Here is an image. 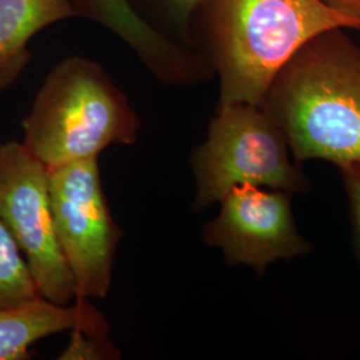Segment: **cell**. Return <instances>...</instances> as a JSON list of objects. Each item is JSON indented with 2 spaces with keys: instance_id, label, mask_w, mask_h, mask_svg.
I'll return each instance as SVG.
<instances>
[{
  "instance_id": "6da1fadb",
  "label": "cell",
  "mask_w": 360,
  "mask_h": 360,
  "mask_svg": "<svg viewBox=\"0 0 360 360\" xmlns=\"http://www.w3.org/2000/svg\"><path fill=\"white\" fill-rule=\"evenodd\" d=\"M219 79L218 107L262 105L272 80L311 39L360 22L323 0H199L193 27Z\"/></svg>"
},
{
  "instance_id": "7a4b0ae2",
  "label": "cell",
  "mask_w": 360,
  "mask_h": 360,
  "mask_svg": "<svg viewBox=\"0 0 360 360\" xmlns=\"http://www.w3.org/2000/svg\"><path fill=\"white\" fill-rule=\"evenodd\" d=\"M260 107L297 165L360 163V46L345 28L311 39L278 72Z\"/></svg>"
},
{
  "instance_id": "3957f363",
  "label": "cell",
  "mask_w": 360,
  "mask_h": 360,
  "mask_svg": "<svg viewBox=\"0 0 360 360\" xmlns=\"http://www.w3.org/2000/svg\"><path fill=\"white\" fill-rule=\"evenodd\" d=\"M22 127L27 150L53 167L135 144L141 120L103 65L74 55L52 67Z\"/></svg>"
},
{
  "instance_id": "277c9868",
  "label": "cell",
  "mask_w": 360,
  "mask_h": 360,
  "mask_svg": "<svg viewBox=\"0 0 360 360\" xmlns=\"http://www.w3.org/2000/svg\"><path fill=\"white\" fill-rule=\"evenodd\" d=\"M195 179L193 210L219 203L235 186L307 193L311 181L290 158L282 129L260 105L227 104L210 120L206 141L190 158Z\"/></svg>"
},
{
  "instance_id": "5b68a950",
  "label": "cell",
  "mask_w": 360,
  "mask_h": 360,
  "mask_svg": "<svg viewBox=\"0 0 360 360\" xmlns=\"http://www.w3.org/2000/svg\"><path fill=\"white\" fill-rule=\"evenodd\" d=\"M98 156L47 167L55 232L79 299L108 295L123 230L112 218Z\"/></svg>"
},
{
  "instance_id": "8992f818",
  "label": "cell",
  "mask_w": 360,
  "mask_h": 360,
  "mask_svg": "<svg viewBox=\"0 0 360 360\" xmlns=\"http://www.w3.org/2000/svg\"><path fill=\"white\" fill-rule=\"evenodd\" d=\"M0 219L41 296L63 306L77 302L75 281L53 226L49 169L22 142H0Z\"/></svg>"
},
{
  "instance_id": "52a82bcc",
  "label": "cell",
  "mask_w": 360,
  "mask_h": 360,
  "mask_svg": "<svg viewBox=\"0 0 360 360\" xmlns=\"http://www.w3.org/2000/svg\"><path fill=\"white\" fill-rule=\"evenodd\" d=\"M292 193L251 184L235 186L219 200L217 218L202 238L219 248L230 266H248L259 275L271 263L303 257L312 245L300 235L292 214Z\"/></svg>"
},
{
  "instance_id": "ba28073f",
  "label": "cell",
  "mask_w": 360,
  "mask_h": 360,
  "mask_svg": "<svg viewBox=\"0 0 360 360\" xmlns=\"http://www.w3.org/2000/svg\"><path fill=\"white\" fill-rule=\"evenodd\" d=\"M107 336L110 326L89 300L56 304L39 297L22 306L0 309V360H25L31 347L44 338L65 331Z\"/></svg>"
},
{
  "instance_id": "9c48e42d",
  "label": "cell",
  "mask_w": 360,
  "mask_h": 360,
  "mask_svg": "<svg viewBox=\"0 0 360 360\" xmlns=\"http://www.w3.org/2000/svg\"><path fill=\"white\" fill-rule=\"evenodd\" d=\"M74 16V0H0V92L10 89L30 65L31 39Z\"/></svg>"
},
{
  "instance_id": "30bf717a",
  "label": "cell",
  "mask_w": 360,
  "mask_h": 360,
  "mask_svg": "<svg viewBox=\"0 0 360 360\" xmlns=\"http://www.w3.org/2000/svg\"><path fill=\"white\" fill-rule=\"evenodd\" d=\"M43 297L13 233L0 219V309Z\"/></svg>"
},
{
  "instance_id": "8fae6325",
  "label": "cell",
  "mask_w": 360,
  "mask_h": 360,
  "mask_svg": "<svg viewBox=\"0 0 360 360\" xmlns=\"http://www.w3.org/2000/svg\"><path fill=\"white\" fill-rule=\"evenodd\" d=\"M127 1L131 8L156 31L188 49H193V18L199 0Z\"/></svg>"
},
{
  "instance_id": "7c38bea8",
  "label": "cell",
  "mask_w": 360,
  "mask_h": 360,
  "mask_svg": "<svg viewBox=\"0 0 360 360\" xmlns=\"http://www.w3.org/2000/svg\"><path fill=\"white\" fill-rule=\"evenodd\" d=\"M71 342L62 354V359H115L119 352L105 336L90 335L83 331H71Z\"/></svg>"
},
{
  "instance_id": "4fadbf2b",
  "label": "cell",
  "mask_w": 360,
  "mask_h": 360,
  "mask_svg": "<svg viewBox=\"0 0 360 360\" xmlns=\"http://www.w3.org/2000/svg\"><path fill=\"white\" fill-rule=\"evenodd\" d=\"M338 168L340 169L347 195L352 242L360 266V163L345 165Z\"/></svg>"
},
{
  "instance_id": "5bb4252c",
  "label": "cell",
  "mask_w": 360,
  "mask_h": 360,
  "mask_svg": "<svg viewBox=\"0 0 360 360\" xmlns=\"http://www.w3.org/2000/svg\"><path fill=\"white\" fill-rule=\"evenodd\" d=\"M336 11L360 22V0H323Z\"/></svg>"
}]
</instances>
